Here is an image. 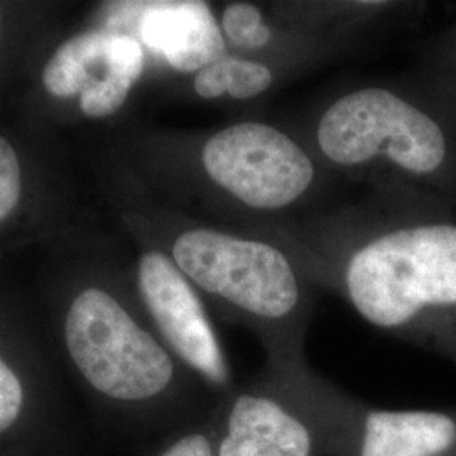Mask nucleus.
<instances>
[{
    "label": "nucleus",
    "instance_id": "20e7f679",
    "mask_svg": "<svg viewBox=\"0 0 456 456\" xmlns=\"http://www.w3.org/2000/svg\"><path fill=\"white\" fill-rule=\"evenodd\" d=\"M262 380L310 424L320 456H456V412L372 408L314 374L305 355L265 360Z\"/></svg>",
    "mask_w": 456,
    "mask_h": 456
},
{
    "label": "nucleus",
    "instance_id": "f03ea898",
    "mask_svg": "<svg viewBox=\"0 0 456 456\" xmlns=\"http://www.w3.org/2000/svg\"><path fill=\"white\" fill-rule=\"evenodd\" d=\"M293 129L335 180L456 212V102L421 69L343 86Z\"/></svg>",
    "mask_w": 456,
    "mask_h": 456
},
{
    "label": "nucleus",
    "instance_id": "0eeeda50",
    "mask_svg": "<svg viewBox=\"0 0 456 456\" xmlns=\"http://www.w3.org/2000/svg\"><path fill=\"white\" fill-rule=\"evenodd\" d=\"M142 303L166 345L215 391L230 392L233 372L205 305L188 277L161 250H147L137 265Z\"/></svg>",
    "mask_w": 456,
    "mask_h": 456
},
{
    "label": "nucleus",
    "instance_id": "6e6552de",
    "mask_svg": "<svg viewBox=\"0 0 456 456\" xmlns=\"http://www.w3.org/2000/svg\"><path fill=\"white\" fill-rule=\"evenodd\" d=\"M146 66L142 45L132 34L83 33L66 41L43 69V83L54 97L80 94L82 112L107 117L124 105Z\"/></svg>",
    "mask_w": 456,
    "mask_h": 456
},
{
    "label": "nucleus",
    "instance_id": "f257e3e1",
    "mask_svg": "<svg viewBox=\"0 0 456 456\" xmlns=\"http://www.w3.org/2000/svg\"><path fill=\"white\" fill-rule=\"evenodd\" d=\"M282 245L313 286L374 326L456 362V212L389 201L252 227Z\"/></svg>",
    "mask_w": 456,
    "mask_h": 456
},
{
    "label": "nucleus",
    "instance_id": "2eb2a0df",
    "mask_svg": "<svg viewBox=\"0 0 456 456\" xmlns=\"http://www.w3.org/2000/svg\"><path fill=\"white\" fill-rule=\"evenodd\" d=\"M161 456H215V441L203 433H191L175 441Z\"/></svg>",
    "mask_w": 456,
    "mask_h": 456
},
{
    "label": "nucleus",
    "instance_id": "4468645a",
    "mask_svg": "<svg viewBox=\"0 0 456 456\" xmlns=\"http://www.w3.org/2000/svg\"><path fill=\"white\" fill-rule=\"evenodd\" d=\"M22 406V386L16 374L0 359V433L16 421Z\"/></svg>",
    "mask_w": 456,
    "mask_h": 456
},
{
    "label": "nucleus",
    "instance_id": "423d86ee",
    "mask_svg": "<svg viewBox=\"0 0 456 456\" xmlns=\"http://www.w3.org/2000/svg\"><path fill=\"white\" fill-rule=\"evenodd\" d=\"M66 343L85 379L112 399H156L175 382L167 350L105 291L86 289L73 301Z\"/></svg>",
    "mask_w": 456,
    "mask_h": 456
},
{
    "label": "nucleus",
    "instance_id": "ddd939ff",
    "mask_svg": "<svg viewBox=\"0 0 456 456\" xmlns=\"http://www.w3.org/2000/svg\"><path fill=\"white\" fill-rule=\"evenodd\" d=\"M20 195V164L16 151L0 137V222L16 208Z\"/></svg>",
    "mask_w": 456,
    "mask_h": 456
},
{
    "label": "nucleus",
    "instance_id": "7ed1b4c3",
    "mask_svg": "<svg viewBox=\"0 0 456 456\" xmlns=\"http://www.w3.org/2000/svg\"><path fill=\"white\" fill-rule=\"evenodd\" d=\"M167 256L196 289L259 338L265 359L305 355L313 284L282 245L248 228L200 225L175 235Z\"/></svg>",
    "mask_w": 456,
    "mask_h": 456
},
{
    "label": "nucleus",
    "instance_id": "39448f33",
    "mask_svg": "<svg viewBox=\"0 0 456 456\" xmlns=\"http://www.w3.org/2000/svg\"><path fill=\"white\" fill-rule=\"evenodd\" d=\"M392 2H228L216 17L232 53L262 58L296 75L350 48L355 36L380 17L395 14Z\"/></svg>",
    "mask_w": 456,
    "mask_h": 456
},
{
    "label": "nucleus",
    "instance_id": "9b49d317",
    "mask_svg": "<svg viewBox=\"0 0 456 456\" xmlns=\"http://www.w3.org/2000/svg\"><path fill=\"white\" fill-rule=\"evenodd\" d=\"M291 77L296 73L286 66L227 49L195 73L193 90L203 100H225L245 105L265 100Z\"/></svg>",
    "mask_w": 456,
    "mask_h": 456
},
{
    "label": "nucleus",
    "instance_id": "f8f14e48",
    "mask_svg": "<svg viewBox=\"0 0 456 456\" xmlns=\"http://www.w3.org/2000/svg\"><path fill=\"white\" fill-rule=\"evenodd\" d=\"M421 71L456 102V24L436 36L424 48Z\"/></svg>",
    "mask_w": 456,
    "mask_h": 456
},
{
    "label": "nucleus",
    "instance_id": "1a4fd4ad",
    "mask_svg": "<svg viewBox=\"0 0 456 456\" xmlns=\"http://www.w3.org/2000/svg\"><path fill=\"white\" fill-rule=\"evenodd\" d=\"M215 456H320L310 424L257 375L228 394Z\"/></svg>",
    "mask_w": 456,
    "mask_h": 456
},
{
    "label": "nucleus",
    "instance_id": "9d476101",
    "mask_svg": "<svg viewBox=\"0 0 456 456\" xmlns=\"http://www.w3.org/2000/svg\"><path fill=\"white\" fill-rule=\"evenodd\" d=\"M137 41L180 73H198L227 46L205 2H134Z\"/></svg>",
    "mask_w": 456,
    "mask_h": 456
}]
</instances>
